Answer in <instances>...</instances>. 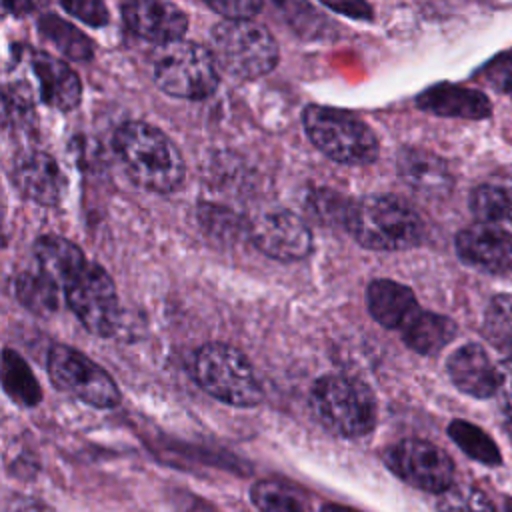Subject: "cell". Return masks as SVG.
<instances>
[{
    "label": "cell",
    "mask_w": 512,
    "mask_h": 512,
    "mask_svg": "<svg viewBox=\"0 0 512 512\" xmlns=\"http://www.w3.org/2000/svg\"><path fill=\"white\" fill-rule=\"evenodd\" d=\"M484 334L512 358V294H498L490 300L484 316Z\"/></svg>",
    "instance_id": "4316f807"
},
{
    "label": "cell",
    "mask_w": 512,
    "mask_h": 512,
    "mask_svg": "<svg viewBox=\"0 0 512 512\" xmlns=\"http://www.w3.org/2000/svg\"><path fill=\"white\" fill-rule=\"evenodd\" d=\"M484 76H486V82L512 98V54H502L498 58H494L486 70H484Z\"/></svg>",
    "instance_id": "1f68e13d"
},
{
    "label": "cell",
    "mask_w": 512,
    "mask_h": 512,
    "mask_svg": "<svg viewBox=\"0 0 512 512\" xmlns=\"http://www.w3.org/2000/svg\"><path fill=\"white\" fill-rule=\"evenodd\" d=\"M4 512H52V508L46 506L44 502H38V500H32V498L16 496V498H12L10 502H6Z\"/></svg>",
    "instance_id": "d590c367"
},
{
    "label": "cell",
    "mask_w": 512,
    "mask_h": 512,
    "mask_svg": "<svg viewBox=\"0 0 512 512\" xmlns=\"http://www.w3.org/2000/svg\"><path fill=\"white\" fill-rule=\"evenodd\" d=\"M2 384L6 394L22 406H34L42 398L40 386L30 366L24 362L20 354H16L10 348H6L2 356Z\"/></svg>",
    "instance_id": "603a6c76"
},
{
    "label": "cell",
    "mask_w": 512,
    "mask_h": 512,
    "mask_svg": "<svg viewBox=\"0 0 512 512\" xmlns=\"http://www.w3.org/2000/svg\"><path fill=\"white\" fill-rule=\"evenodd\" d=\"M66 300L82 326L96 336H112L120 326V302L108 272L88 262L66 288Z\"/></svg>",
    "instance_id": "9c48e42d"
},
{
    "label": "cell",
    "mask_w": 512,
    "mask_h": 512,
    "mask_svg": "<svg viewBox=\"0 0 512 512\" xmlns=\"http://www.w3.org/2000/svg\"><path fill=\"white\" fill-rule=\"evenodd\" d=\"M418 108L438 114V116H452V118H468L478 120L490 116L492 104L490 100L472 88L456 86V84H436L424 90L416 98Z\"/></svg>",
    "instance_id": "ffe728a7"
},
{
    "label": "cell",
    "mask_w": 512,
    "mask_h": 512,
    "mask_svg": "<svg viewBox=\"0 0 512 512\" xmlns=\"http://www.w3.org/2000/svg\"><path fill=\"white\" fill-rule=\"evenodd\" d=\"M398 174L410 188L426 196H444L454 184L448 164L424 148H404L398 154Z\"/></svg>",
    "instance_id": "ac0fdd59"
},
{
    "label": "cell",
    "mask_w": 512,
    "mask_h": 512,
    "mask_svg": "<svg viewBox=\"0 0 512 512\" xmlns=\"http://www.w3.org/2000/svg\"><path fill=\"white\" fill-rule=\"evenodd\" d=\"M114 148L132 180L154 192H172L184 180V158L176 144L156 126L140 120L122 124Z\"/></svg>",
    "instance_id": "6da1fadb"
},
{
    "label": "cell",
    "mask_w": 512,
    "mask_h": 512,
    "mask_svg": "<svg viewBox=\"0 0 512 512\" xmlns=\"http://www.w3.org/2000/svg\"><path fill=\"white\" fill-rule=\"evenodd\" d=\"M346 230L368 250H408L422 240L420 216L400 198L370 194L350 200Z\"/></svg>",
    "instance_id": "7a4b0ae2"
},
{
    "label": "cell",
    "mask_w": 512,
    "mask_h": 512,
    "mask_svg": "<svg viewBox=\"0 0 512 512\" xmlns=\"http://www.w3.org/2000/svg\"><path fill=\"white\" fill-rule=\"evenodd\" d=\"M302 124L312 144L340 164H370L378 156V138L358 116L330 106L310 104Z\"/></svg>",
    "instance_id": "8992f818"
},
{
    "label": "cell",
    "mask_w": 512,
    "mask_h": 512,
    "mask_svg": "<svg viewBox=\"0 0 512 512\" xmlns=\"http://www.w3.org/2000/svg\"><path fill=\"white\" fill-rule=\"evenodd\" d=\"M14 184L24 196L42 206L58 204L64 192L60 166L46 152H30L22 156L14 168Z\"/></svg>",
    "instance_id": "2e32d148"
},
{
    "label": "cell",
    "mask_w": 512,
    "mask_h": 512,
    "mask_svg": "<svg viewBox=\"0 0 512 512\" xmlns=\"http://www.w3.org/2000/svg\"><path fill=\"white\" fill-rule=\"evenodd\" d=\"M30 68L36 76L40 100L56 110H72L80 102L82 84L78 74L64 64L62 60L46 54V52H30L28 54Z\"/></svg>",
    "instance_id": "9a60e30c"
},
{
    "label": "cell",
    "mask_w": 512,
    "mask_h": 512,
    "mask_svg": "<svg viewBox=\"0 0 512 512\" xmlns=\"http://www.w3.org/2000/svg\"><path fill=\"white\" fill-rule=\"evenodd\" d=\"M16 298L36 314H48L58 308V288L40 272H22L14 278Z\"/></svg>",
    "instance_id": "d4e9b609"
},
{
    "label": "cell",
    "mask_w": 512,
    "mask_h": 512,
    "mask_svg": "<svg viewBox=\"0 0 512 512\" xmlns=\"http://www.w3.org/2000/svg\"><path fill=\"white\" fill-rule=\"evenodd\" d=\"M210 52L218 70L240 80L268 74L278 64V44L254 20H222L212 28Z\"/></svg>",
    "instance_id": "277c9868"
},
{
    "label": "cell",
    "mask_w": 512,
    "mask_h": 512,
    "mask_svg": "<svg viewBox=\"0 0 512 512\" xmlns=\"http://www.w3.org/2000/svg\"><path fill=\"white\" fill-rule=\"evenodd\" d=\"M36 6L34 4H6V10H12V12H22V10H34Z\"/></svg>",
    "instance_id": "f35d334b"
},
{
    "label": "cell",
    "mask_w": 512,
    "mask_h": 512,
    "mask_svg": "<svg viewBox=\"0 0 512 512\" xmlns=\"http://www.w3.org/2000/svg\"><path fill=\"white\" fill-rule=\"evenodd\" d=\"M350 200L340 198L332 190H316L308 200V210L324 222H340L346 224V212H348Z\"/></svg>",
    "instance_id": "f546056e"
},
{
    "label": "cell",
    "mask_w": 512,
    "mask_h": 512,
    "mask_svg": "<svg viewBox=\"0 0 512 512\" xmlns=\"http://www.w3.org/2000/svg\"><path fill=\"white\" fill-rule=\"evenodd\" d=\"M366 306L372 318L390 330H402L420 310L414 292L388 278H376L366 286Z\"/></svg>",
    "instance_id": "d6986e66"
},
{
    "label": "cell",
    "mask_w": 512,
    "mask_h": 512,
    "mask_svg": "<svg viewBox=\"0 0 512 512\" xmlns=\"http://www.w3.org/2000/svg\"><path fill=\"white\" fill-rule=\"evenodd\" d=\"M326 8L334 10V12H342L346 16H352V18H370V6L364 4V2H354V4H342V2H324Z\"/></svg>",
    "instance_id": "8d00e7d4"
},
{
    "label": "cell",
    "mask_w": 512,
    "mask_h": 512,
    "mask_svg": "<svg viewBox=\"0 0 512 512\" xmlns=\"http://www.w3.org/2000/svg\"><path fill=\"white\" fill-rule=\"evenodd\" d=\"M450 438L460 446L462 452H466L470 458L482 462V464H500V452L494 444V440L480 430L478 426L466 422V420H454L448 426Z\"/></svg>",
    "instance_id": "484cf974"
},
{
    "label": "cell",
    "mask_w": 512,
    "mask_h": 512,
    "mask_svg": "<svg viewBox=\"0 0 512 512\" xmlns=\"http://www.w3.org/2000/svg\"><path fill=\"white\" fill-rule=\"evenodd\" d=\"M62 8L76 16L78 20L86 22L88 26H104L108 22V10L102 2L92 0H78V2H64Z\"/></svg>",
    "instance_id": "d6a6232c"
},
{
    "label": "cell",
    "mask_w": 512,
    "mask_h": 512,
    "mask_svg": "<svg viewBox=\"0 0 512 512\" xmlns=\"http://www.w3.org/2000/svg\"><path fill=\"white\" fill-rule=\"evenodd\" d=\"M408 348L418 354H436L456 336V324L442 314L418 310L400 330Z\"/></svg>",
    "instance_id": "44dd1931"
},
{
    "label": "cell",
    "mask_w": 512,
    "mask_h": 512,
    "mask_svg": "<svg viewBox=\"0 0 512 512\" xmlns=\"http://www.w3.org/2000/svg\"><path fill=\"white\" fill-rule=\"evenodd\" d=\"M310 406L320 424L342 438H360L376 424L374 394L354 376L326 374L318 378L310 392Z\"/></svg>",
    "instance_id": "3957f363"
},
{
    "label": "cell",
    "mask_w": 512,
    "mask_h": 512,
    "mask_svg": "<svg viewBox=\"0 0 512 512\" xmlns=\"http://www.w3.org/2000/svg\"><path fill=\"white\" fill-rule=\"evenodd\" d=\"M386 466L406 484L426 492H446L454 482V462L436 444L420 438H406L384 454Z\"/></svg>",
    "instance_id": "30bf717a"
},
{
    "label": "cell",
    "mask_w": 512,
    "mask_h": 512,
    "mask_svg": "<svg viewBox=\"0 0 512 512\" xmlns=\"http://www.w3.org/2000/svg\"><path fill=\"white\" fill-rule=\"evenodd\" d=\"M122 18L134 34L160 46L182 40L188 28V16L172 2H128L122 4Z\"/></svg>",
    "instance_id": "4fadbf2b"
},
{
    "label": "cell",
    "mask_w": 512,
    "mask_h": 512,
    "mask_svg": "<svg viewBox=\"0 0 512 512\" xmlns=\"http://www.w3.org/2000/svg\"><path fill=\"white\" fill-rule=\"evenodd\" d=\"M152 72L160 90L188 100L210 96L220 82L212 52L186 40L160 46L154 54Z\"/></svg>",
    "instance_id": "52a82bcc"
},
{
    "label": "cell",
    "mask_w": 512,
    "mask_h": 512,
    "mask_svg": "<svg viewBox=\"0 0 512 512\" xmlns=\"http://www.w3.org/2000/svg\"><path fill=\"white\" fill-rule=\"evenodd\" d=\"M248 234L260 252L276 260H302L312 250L308 224L290 210L276 208L260 212L248 224Z\"/></svg>",
    "instance_id": "8fae6325"
},
{
    "label": "cell",
    "mask_w": 512,
    "mask_h": 512,
    "mask_svg": "<svg viewBox=\"0 0 512 512\" xmlns=\"http://www.w3.org/2000/svg\"><path fill=\"white\" fill-rule=\"evenodd\" d=\"M500 370H502V382L498 388V396H500V406L506 416L508 428L512 430V358H508L500 366Z\"/></svg>",
    "instance_id": "e575fe53"
},
{
    "label": "cell",
    "mask_w": 512,
    "mask_h": 512,
    "mask_svg": "<svg viewBox=\"0 0 512 512\" xmlns=\"http://www.w3.org/2000/svg\"><path fill=\"white\" fill-rule=\"evenodd\" d=\"M194 378L204 392L230 406L250 408L264 398L250 360L244 352L224 342H208L198 348Z\"/></svg>",
    "instance_id": "5b68a950"
},
{
    "label": "cell",
    "mask_w": 512,
    "mask_h": 512,
    "mask_svg": "<svg viewBox=\"0 0 512 512\" xmlns=\"http://www.w3.org/2000/svg\"><path fill=\"white\" fill-rule=\"evenodd\" d=\"M322 512H356L352 508H346V506H340V504H326L322 508Z\"/></svg>",
    "instance_id": "74e56055"
},
{
    "label": "cell",
    "mask_w": 512,
    "mask_h": 512,
    "mask_svg": "<svg viewBox=\"0 0 512 512\" xmlns=\"http://www.w3.org/2000/svg\"><path fill=\"white\" fill-rule=\"evenodd\" d=\"M470 210L480 224L512 228V176L476 186L470 194Z\"/></svg>",
    "instance_id": "7402d4cb"
},
{
    "label": "cell",
    "mask_w": 512,
    "mask_h": 512,
    "mask_svg": "<svg viewBox=\"0 0 512 512\" xmlns=\"http://www.w3.org/2000/svg\"><path fill=\"white\" fill-rule=\"evenodd\" d=\"M438 512H496V508L482 490L472 486H452L442 492Z\"/></svg>",
    "instance_id": "f1b7e54d"
},
{
    "label": "cell",
    "mask_w": 512,
    "mask_h": 512,
    "mask_svg": "<svg viewBox=\"0 0 512 512\" xmlns=\"http://www.w3.org/2000/svg\"><path fill=\"white\" fill-rule=\"evenodd\" d=\"M452 384L474 398H488L498 394L502 370L492 362L480 344L460 346L446 362Z\"/></svg>",
    "instance_id": "5bb4252c"
},
{
    "label": "cell",
    "mask_w": 512,
    "mask_h": 512,
    "mask_svg": "<svg viewBox=\"0 0 512 512\" xmlns=\"http://www.w3.org/2000/svg\"><path fill=\"white\" fill-rule=\"evenodd\" d=\"M250 498L260 512H306L298 494L276 480L256 482L250 490Z\"/></svg>",
    "instance_id": "83f0119b"
},
{
    "label": "cell",
    "mask_w": 512,
    "mask_h": 512,
    "mask_svg": "<svg viewBox=\"0 0 512 512\" xmlns=\"http://www.w3.org/2000/svg\"><path fill=\"white\" fill-rule=\"evenodd\" d=\"M38 30L50 44L72 60H90L94 54L90 38L56 14H44L38 20Z\"/></svg>",
    "instance_id": "cb8c5ba5"
},
{
    "label": "cell",
    "mask_w": 512,
    "mask_h": 512,
    "mask_svg": "<svg viewBox=\"0 0 512 512\" xmlns=\"http://www.w3.org/2000/svg\"><path fill=\"white\" fill-rule=\"evenodd\" d=\"M458 256L484 272L502 274L512 270V236L496 226L474 224L456 234Z\"/></svg>",
    "instance_id": "7c38bea8"
},
{
    "label": "cell",
    "mask_w": 512,
    "mask_h": 512,
    "mask_svg": "<svg viewBox=\"0 0 512 512\" xmlns=\"http://www.w3.org/2000/svg\"><path fill=\"white\" fill-rule=\"evenodd\" d=\"M200 222L208 234H214L220 238L234 236L240 226V220L232 212L214 204L200 206Z\"/></svg>",
    "instance_id": "4dcf8cb0"
},
{
    "label": "cell",
    "mask_w": 512,
    "mask_h": 512,
    "mask_svg": "<svg viewBox=\"0 0 512 512\" xmlns=\"http://www.w3.org/2000/svg\"><path fill=\"white\" fill-rule=\"evenodd\" d=\"M34 258L38 272L64 292L88 264L82 250L74 242L54 234L40 236L34 242Z\"/></svg>",
    "instance_id": "e0dca14e"
},
{
    "label": "cell",
    "mask_w": 512,
    "mask_h": 512,
    "mask_svg": "<svg viewBox=\"0 0 512 512\" xmlns=\"http://www.w3.org/2000/svg\"><path fill=\"white\" fill-rule=\"evenodd\" d=\"M48 374L56 388L94 408H112L120 402V390L112 376L72 346H52Z\"/></svg>",
    "instance_id": "ba28073f"
},
{
    "label": "cell",
    "mask_w": 512,
    "mask_h": 512,
    "mask_svg": "<svg viewBox=\"0 0 512 512\" xmlns=\"http://www.w3.org/2000/svg\"><path fill=\"white\" fill-rule=\"evenodd\" d=\"M208 6L218 14L226 16V20H250V16L258 14L264 8L262 2H250V0H240V2L222 0V2H208Z\"/></svg>",
    "instance_id": "836d02e7"
}]
</instances>
